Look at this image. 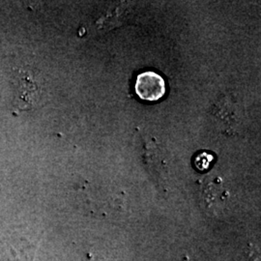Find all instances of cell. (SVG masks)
Segmentation results:
<instances>
[{"mask_svg": "<svg viewBox=\"0 0 261 261\" xmlns=\"http://www.w3.org/2000/svg\"><path fill=\"white\" fill-rule=\"evenodd\" d=\"M135 89L141 100L149 102L159 101L167 93L165 80L153 71H146L138 75Z\"/></svg>", "mask_w": 261, "mask_h": 261, "instance_id": "cell-1", "label": "cell"}, {"mask_svg": "<svg viewBox=\"0 0 261 261\" xmlns=\"http://www.w3.org/2000/svg\"><path fill=\"white\" fill-rule=\"evenodd\" d=\"M227 192L223 188V182L221 179L210 181L203 189V198L209 207L213 204L222 203L226 200Z\"/></svg>", "mask_w": 261, "mask_h": 261, "instance_id": "cell-2", "label": "cell"}, {"mask_svg": "<svg viewBox=\"0 0 261 261\" xmlns=\"http://www.w3.org/2000/svg\"><path fill=\"white\" fill-rule=\"evenodd\" d=\"M202 157L204 160L200 158V156L197 157V159H196V166H197V168H200V169H206L212 162V156L209 155V154L203 153Z\"/></svg>", "mask_w": 261, "mask_h": 261, "instance_id": "cell-3", "label": "cell"}]
</instances>
